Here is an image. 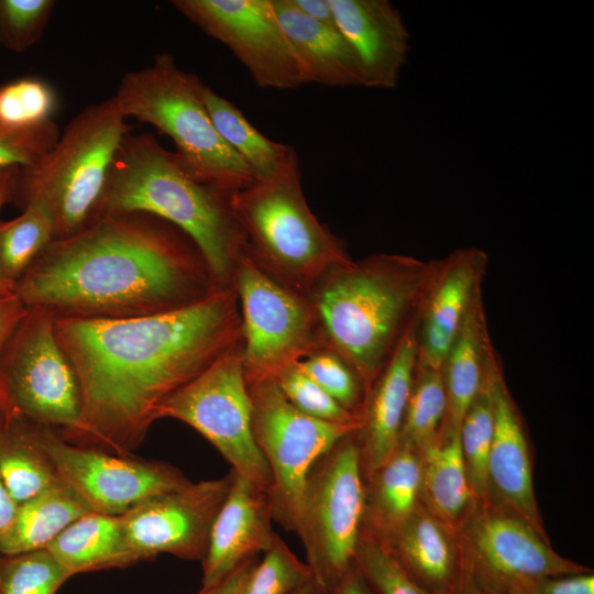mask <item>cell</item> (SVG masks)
<instances>
[{
  "instance_id": "cell-1",
  "label": "cell",
  "mask_w": 594,
  "mask_h": 594,
  "mask_svg": "<svg viewBox=\"0 0 594 594\" xmlns=\"http://www.w3.org/2000/svg\"><path fill=\"white\" fill-rule=\"evenodd\" d=\"M54 328L81 397L77 425L58 435L73 444L119 455L139 448L167 397L242 348L233 288L151 316L56 317Z\"/></svg>"
},
{
  "instance_id": "cell-2",
  "label": "cell",
  "mask_w": 594,
  "mask_h": 594,
  "mask_svg": "<svg viewBox=\"0 0 594 594\" xmlns=\"http://www.w3.org/2000/svg\"><path fill=\"white\" fill-rule=\"evenodd\" d=\"M219 289L194 241L145 212H111L54 239L16 282L57 318L125 319L176 310Z\"/></svg>"
},
{
  "instance_id": "cell-3",
  "label": "cell",
  "mask_w": 594,
  "mask_h": 594,
  "mask_svg": "<svg viewBox=\"0 0 594 594\" xmlns=\"http://www.w3.org/2000/svg\"><path fill=\"white\" fill-rule=\"evenodd\" d=\"M435 268L436 260L372 254L334 267L308 296L326 346L355 371L366 394L419 318Z\"/></svg>"
},
{
  "instance_id": "cell-4",
  "label": "cell",
  "mask_w": 594,
  "mask_h": 594,
  "mask_svg": "<svg viewBox=\"0 0 594 594\" xmlns=\"http://www.w3.org/2000/svg\"><path fill=\"white\" fill-rule=\"evenodd\" d=\"M231 195L190 177L153 134L129 132L110 165L96 218L138 211L172 223L197 245L216 286L233 288L246 245Z\"/></svg>"
},
{
  "instance_id": "cell-5",
  "label": "cell",
  "mask_w": 594,
  "mask_h": 594,
  "mask_svg": "<svg viewBox=\"0 0 594 594\" xmlns=\"http://www.w3.org/2000/svg\"><path fill=\"white\" fill-rule=\"evenodd\" d=\"M248 257L267 276L309 296L320 279L349 262L343 242L310 210L292 145L272 173L230 197Z\"/></svg>"
},
{
  "instance_id": "cell-6",
  "label": "cell",
  "mask_w": 594,
  "mask_h": 594,
  "mask_svg": "<svg viewBox=\"0 0 594 594\" xmlns=\"http://www.w3.org/2000/svg\"><path fill=\"white\" fill-rule=\"evenodd\" d=\"M202 81L162 53L141 69L128 72L113 95L127 118L167 135L186 173L200 184L233 194L256 178L216 131L201 99Z\"/></svg>"
},
{
  "instance_id": "cell-7",
  "label": "cell",
  "mask_w": 594,
  "mask_h": 594,
  "mask_svg": "<svg viewBox=\"0 0 594 594\" xmlns=\"http://www.w3.org/2000/svg\"><path fill=\"white\" fill-rule=\"evenodd\" d=\"M125 119L114 96L82 109L37 163L19 167L11 202L44 206L54 239L82 230L97 216L110 165L131 132Z\"/></svg>"
},
{
  "instance_id": "cell-8",
  "label": "cell",
  "mask_w": 594,
  "mask_h": 594,
  "mask_svg": "<svg viewBox=\"0 0 594 594\" xmlns=\"http://www.w3.org/2000/svg\"><path fill=\"white\" fill-rule=\"evenodd\" d=\"M354 431L316 460L302 496L298 537L328 592L354 565L363 529L365 481Z\"/></svg>"
},
{
  "instance_id": "cell-9",
  "label": "cell",
  "mask_w": 594,
  "mask_h": 594,
  "mask_svg": "<svg viewBox=\"0 0 594 594\" xmlns=\"http://www.w3.org/2000/svg\"><path fill=\"white\" fill-rule=\"evenodd\" d=\"M55 318L45 308L29 307L0 356V402L7 419L64 433L79 420L81 397L75 372L57 342Z\"/></svg>"
},
{
  "instance_id": "cell-10",
  "label": "cell",
  "mask_w": 594,
  "mask_h": 594,
  "mask_svg": "<svg viewBox=\"0 0 594 594\" xmlns=\"http://www.w3.org/2000/svg\"><path fill=\"white\" fill-rule=\"evenodd\" d=\"M246 385L253 436L271 473L273 521L298 536L309 470L359 424L326 422L302 414L286 399L275 380Z\"/></svg>"
},
{
  "instance_id": "cell-11",
  "label": "cell",
  "mask_w": 594,
  "mask_h": 594,
  "mask_svg": "<svg viewBox=\"0 0 594 594\" xmlns=\"http://www.w3.org/2000/svg\"><path fill=\"white\" fill-rule=\"evenodd\" d=\"M241 326V363L246 384L276 380L288 366L326 346L308 296L278 284L248 255L234 277Z\"/></svg>"
},
{
  "instance_id": "cell-12",
  "label": "cell",
  "mask_w": 594,
  "mask_h": 594,
  "mask_svg": "<svg viewBox=\"0 0 594 594\" xmlns=\"http://www.w3.org/2000/svg\"><path fill=\"white\" fill-rule=\"evenodd\" d=\"M179 420L206 438L251 487L268 494L271 473L252 431V404L241 350L217 360L167 397L156 420Z\"/></svg>"
},
{
  "instance_id": "cell-13",
  "label": "cell",
  "mask_w": 594,
  "mask_h": 594,
  "mask_svg": "<svg viewBox=\"0 0 594 594\" xmlns=\"http://www.w3.org/2000/svg\"><path fill=\"white\" fill-rule=\"evenodd\" d=\"M468 571L492 594L590 568L557 553L548 536L493 506H476L459 528Z\"/></svg>"
},
{
  "instance_id": "cell-14",
  "label": "cell",
  "mask_w": 594,
  "mask_h": 594,
  "mask_svg": "<svg viewBox=\"0 0 594 594\" xmlns=\"http://www.w3.org/2000/svg\"><path fill=\"white\" fill-rule=\"evenodd\" d=\"M34 425L61 480L80 495L91 512L120 516L148 497L190 482L166 462L76 446L55 429Z\"/></svg>"
},
{
  "instance_id": "cell-15",
  "label": "cell",
  "mask_w": 594,
  "mask_h": 594,
  "mask_svg": "<svg viewBox=\"0 0 594 594\" xmlns=\"http://www.w3.org/2000/svg\"><path fill=\"white\" fill-rule=\"evenodd\" d=\"M172 4L237 56L262 88L306 82L271 0H174Z\"/></svg>"
},
{
  "instance_id": "cell-16",
  "label": "cell",
  "mask_w": 594,
  "mask_h": 594,
  "mask_svg": "<svg viewBox=\"0 0 594 594\" xmlns=\"http://www.w3.org/2000/svg\"><path fill=\"white\" fill-rule=\"evenodd\" d=\"M230 482L231 472L219 479L190 481L148 497L120 515L132 564L161 553L202 561Z\"/></svg>"
},
{
  "instance_id": "cell-17",
  "label": "cell",
  "mask_w": 594,
  "mask_h": 594,
  "mask_svg": "<svg viewBox=\"0 0 594 594\" xmlns=\"http://www.w3.org/2000/svg\"><path fill=\"white\" fill-rule=\"evenodd\" d=\"M493 406L494 432L487 462L486 505L518 516L548 536L534 490L532 447L502 366L493 383Z\"/></svg>"
},
{
  "instance_id": "cell-18",
  "label": "cell",
  "mask_w": 594,
  "mask_h": 594,
  "mask_svg": "<svg viewBox=\"0 0 594 594\" xmlns=\"http://www.w3.org/2000/svg\"><path fill=\"white\" fill-rule=\"evenodd\" d=\"M486 265V253L476 248L459 249L436 260L418 318V366L441 370L469 307L482 288Z\"/></svg>"
},
{
  "instance_id": "cell-19",
  "label": "cell",
  "mask_w": 594,
  "mask_h": 594,
  "mask_svg": "<svg viewBox=\"0 0 594 594\" xmlns=\"http://www.w3.org/2000/svg\"><path fill=\"white\" fill-rule=\"evenodd\" d=\"M418 358V319L365 396L354 431L364 479L397 450Z\"/></svg>"
},
{
  "instance_id": "cell-20",
  "label": "cell",
  "mask_w": 594,
  "mask_h": 594,
  "mask_svg": "<svg viewBox=\"0 0 594 594\" xmlns=\"http://www.w3.org/2000/svg\"><path fill=\"white\" fill-rule=\"evenodd\" d=\"M338 30L361 67L363 86L394 88L406 63L409 33L387 0H330Z\"/></svg>"
},
{
  "instance_id": "cell-21",
  "label": "cell",
  "mask_w": 594,
  "mask_h": 594,
  "mask_svg": "<svg viewBox=\"0 0 594 594\" xmlns=\"http://www.w3.org/2000/svg\"><path fill=\"white\" fill-rule=\"evenodd\" d=\"M226 498L213 520L202 559V587L213 585L273 543L268 494L251 487L231 470Z\"/></svg>"
},
{
  "instance_id": "cell-22",
  "label": "cell",
  "mask_w": 594,
  "mask_h": 594,
  "mask_svg": "<svg viewBox=\"0 0 594 594\" xmlns=\"http://www.w3.org/2000/svg\"><path fill=\"white\" fill-rule=\"evenodd\" d=\"M383 543L410 578L429 594L460 593L465 575L460 532L421 504Z\"/></svg>"
},
{
  "instance_id": "cell-23",
  "label": "cell",
  "mask_w": 594,
  "mask_h": 594,
  "mask_svg": "<svg viewBox=\"0 0 594 594\" xmlns=\"http://www.w3.org/2000/svg\"><path fill=\"white\" fill-rule=\"evenodd\" d=\"M271 2L307 84L363 86L358 58L338 28L320 24L306 16L290 0Z\"/></svg>"
},
{
  "instance_id": "cell-24",
  "label": "cell",
  "mask_w": 594,
  "mask_h": 594,
  "mask_svg": "<svg viewBox=\"0 0 594 594\" xmlns=\"http://www.w3.org/2000/svg\"><path fill=\"white\" fill-rule=\"evenodd\" d=\"M494 353L481 288L441 367L448 402L442 430L459 432L464 414L483 384Z\"/></svg>"
},
{
  "instance_id": "cell-25",
  "label": "cell",
  "mask_w": 594,
  "mask_h": 594,
  "mask_svg": "<svg viewBox=\"0 0 594 594\" xmlns=\"http://www.w3.org/2000/svg\"><path fill=\"white\" fill-rule=\"evenodd\" d=\"M364 481L363 528L386 542L420 504V453L398 446Z\"/></svg>"
},
{
  "instance_id": "cell-26",
  "label": "cell",
  "mask_w": 594,
  "mask_h": 594,
  "mask_svg": "<svg viewBox=\"0 0 594 594\" xmlns=\"http://www.w3.org/2000/svg\"><path fill=\"white\" fill-rule=\"evenodd\" d=\"M420 504L458 530L476 507L459 432L441 430L421 452Z\"/></svg>"
},
{
  "instance_id": "cell-27",
  "label": "cell",
  "mask_w": 594,
  "mask_h": 594,
  "mask_svg": "<svg viewBox=\"0 0 594 594\" xmlns=\"http://www.w3.org/2000/svg\"><path fill=\"white\" fill-rule=\"evenodd\" d=\"M90 512L70 486L51 487L18 505L11 525L0 535V552L14 556L46 549L66 527Z\"/></svg>"
},
{
  "instance_id": "cell-28",
  "label": "cell",
  "mask_w": 594,
  "mask_h": 594,
  "mask_svg": "<svg viewBox=\"0 0 594 594\" xmlns=\"http://www.w3.org/2000/svg\"><path fill=\"white\" fill-rule=\"evenodd\" d=\"M72 578L132 564L119 516L90 512L66 527L46 548Z\"/></svg>"
},
{
  "instance_id": "cell-29",
  "label": "cell",
  "mask_w": 594,
  "mask_h": 594,
  "mask_svg": "<svg viewBox=\"0 0 594 594\" xmlns=\"http://www.w3.org/2000/svg\"><path fill=\"white\" fill-rule=\"evenodd\" d=\"M0 473L18 505L63 483L35 425L18 418L7 419L0 429Z\"/></svg>"
},
{
  "instance_id": "cell-30",
  "label": "cell",
  "mask_w": 594,
  "mask_h": 594,
  "mask_svg": "<svg viewBox=\"0 0 594 594\" xmlns=\"http://www.w3.org/2000/svg\"><path fill=\"white\" fill-rule=\"evenodd\" d=\"M200 94L208 116L221 139L246 163L256 180L268 176L284 155L287 144L263 135L239 108L205 84Z\"/></svg>"
},
{
  "instance_id": "cell-31",
  "label": "cell",
  "mask_w": 594,
  "mask_h": 594,
  "mask_svg": "<svg viewBox=\"0 0 594 594\" xmlns=\"http://www.w3.org/2000/svg\"><path fill=\"white\" fill-rule=\"evenodd\" d=\"M501 362L494 353L483 384L459 428L462 457L476 506L487 502V462L494 432L493 383Z\"/></svg>"
},
{
  "instance_id": "cell-32",
  "label": "cell",
  "mask_w": 594,
  "mask_h": 594,
  "mask_svg": "<svg viewBox=\"0 0 594 594\" xmlns=\"http://www.w3.org/2000/svg\"><path fill=\"white\" fill-rule=\"evenodd\" d=\"M16 218L0 221V272L14 287L54 240V220L41 204L30 202Z\"/></svg>"
},
{
  "instance_id": "cell-33",
  "label": "cell",
  "mask_w": 594,
  "mask_h": 594,
  "mask_svg": "<svg viewBox=\"0 0 594 594\" xmlns=\"http://www.w3.org/2000/svg\"><path fill=\"white\" fill-rule=\"evenodd\" d=\"M447 408V393L441 370L416 365L399 446L420 453L440 435Z\"/></svg>"
},
{
  "instance_id": "cell-34",
  "label": "cell",
  "mask_w": 594,
  "mask_h": 594,
  "mask_svg": "<svg viewBox=\"0 0 594 594\" xmlns=\"http://www.w3.org/2000/svg\"><path fill=\"white\" fill-rule=\"evenodd\" d=\"M261 561L249 570L240 594H294L314 580L311 569L276 534Z\"/></svg>"
},
{
  "instance_id": "cell-35",
  "label": "cell",
  "mask_w": 594,
  "mask_h": 594,
  "mask_svg": "<svg viewBox=\"0 0 594 594\" xmlns=\"http://www.w3.org/2000/svg\"><path fill=\"white\" fill-rule=\"evenodd\" d=\"M69 578L46 549L4 556L0 594H56Z\"/></svg>"
},
{
  "instance_id": "cell-36",
  "label": "cell",
  "mask_w": 594,
  "mask_h": 594,
  "mask_svg": "<svg viewBox=\"0 0 594 594\" xmlns=\"http://www.w3.org/2000/svg\"><path fill=\"white\" fill-rule=\"evenodd\" d=\"M297 365L337 403L359 418L366 392L359 375L343 358L323 346L297 362Z\"/></svg>"
},
{
  "instance_id": "cell-37",
  "label": "cell",
  "mask_w": 594,
  "mask_h": 594,
  "mask_svg": "<svg viewBox=\"0 0 594 594\" xmlns=\"http://www.w3.org/2000/svg\"><path fill=\"white\" fill-rule=\"evenodd\" d=\"M354 564L374 594H429L410 578L391 550L364 528Z\"/></svg>"
},
{
  "instance_id": "cell-38",
  "label": "cell",
  "mask_w": 594,
  "mask_h": 594,
  "mask_svg": "<svg viewBox=\"0 0 594 594\" xmlns=\"http://www.w3.org/2000/svg\"><path fill=\"white\" fill-rule=\"evenodd\" d=\"M54 0H0V45L21 53L41 41Z\"/></svg>"
},
{
  "instance_id": "cell-39",
  "label": "cell",
  "mask_w": 594,
  "mask_h": 594,
  "mask_svg": "<svg viewBox=\"0 0 594 594\" xmlns=\"http://www.w3.org/2000/svg\"><path fill=\"white\" fill-rule=\"evenodd\" d=\"M276 383L286 399L302 414L332 424H360L359 418L344 409L296 364L285 369Z\"/></svg>"
},
{
  "instance_id": "cell-40",
  "label": "cell",
  "mask_w": 594,
  "mask_h": 594,
  "mask_svg": "<svg viewBox=\"0 0 594 594\" xmlns=\"http://www.w3.org/2000/svg\"><path fill=\"white\" fill-rule=\"evenodd\" d=\"M526 594H594V573L584 572L549 576L524 588Z\"/></svg>"
},
{
  "instance_id": "cell-41",
  "label": "cell",
  "mask_w": 594,
  "mask_h": 594,
  "mask_svg": "<svg viewBox=\"0 0 594 594\" xmlns=\"http://www.w3.org/2000/svg\"><path fill=\"white\" fill-rule=\"evenodd\" d=\"M48 151L9 134L0 125V168L9 166L30 167Z\"/></svg>"
},
{
  "instance_id": "cell-42",
  "label": "cell",
  "mask_w": 594,
  "mask_h": 594,
  "mask_svg": "<svg viewBox=\"0 0 594 594\" xmlns=\"http://www.w3.org/2000/svg\"><path fill=\"white\" fill-rule=\"evenodd\" d=\"M29 307L15 295H0V356Z\"/></svg>"
},
{
  "instance_id": "cell-43",
  "label": "cell",
  "mask_w": 594,
  "mask_h": 594,
  "mask_svg": "<svg viewBox=\"0 0 594 594\" xmlns=\"http://www.w3.org/2000/svg\"><path fill=\"white\" fill-rule=\"evenodd\" d=\"M256 560L257 557L244 561L224 579L213 585L201 587L197 594H240L243 581Z\"/></svg>"
},
{
  "instance_id": "cell-44",
  "label": "cell",
  "mask_w": 594,
  "mask_h": 594,
  "mask_svg": "<svg viewBox=\"0 0 594 594\" xmlns=\"http://www.w3.org/2000/svg\"><path fill=\"white\" fill-rule=\"evenodd\" d=\"M19 166L0 168V211L2 207L12 201ZM14 294V287L0 272V295Z\"/></svg>"
},
{
  "instance_id": "cell-45",
  "label": "cell",
  "mask_w": 594,
  "mask_h": 594,
  "mask_svg": "<svg viewBox=\"0 0 594 594\" xmlns=\"http://www.w3.org/2000/svg\"><path fill=\"white\" fill-rule=\"evenodd\" d=\"M292 4L314 21L337 28L330 0H290Z\"/></svg>"
},
{
  "instance_id": "cell-46",
  "label": "cell",
  "mask_w": 594,
  "mask_h": 594,
  "mask_svg": "<svg viewBox=\"0 0 594 594\" xmlns=\"http://www.w3.org/2000/svg\"><path fill=\"white\" fill-rule=\"evenodd\" d=\"M329 594H374L355 564L334 585Z\"/></svg>"
},
{
  "instance_id": "cell-47",
  "label": "cell",
  "mask_w": 594,
  "mask_h": 594,
  "mask_svg": "<svg viewBox=\"0 0 594 594\" xmlns=\"http://www.w3.org/2000/svg\"><path fill=\"white\" fill-rule=\"evenodd\" d=\"M16 509L18 504L10 495L0 473V535L4 532L11 525Z\"/></svg>"
},
{
  "instance_id": "cell-48",
  "label": "cell",
  "mask_w": 594,
  "mask_h": 594,
  "mask_svg": "<svg viewBox=\"0 0 594 594\" xmlns=\"http://www.w3.org/2000/svg\"><path fill=\"white\" fill-rule=\"evenodd\" d=\"M459 594H492L466 569Z\"/></svg>"
},
{
  "instance_id": "cell-49",
  "label": "cell",
  "mask_w": 594,
  "mask_h": 594,
  "mask_svg": "<svg viewBox=\"0 0 594 594\" xmlns=\"http://www.w3.org/2000/svg\"><path fill=\"white\" fill-rule=\"evenodd\" d=\"M294 594H329V592L314 579Z\"/></svg>"
},
{
  "instance_id": "cell-50",
  "label": "cell",
  "mask_w": 594,
  "mask_h": 594,
  "mask_svg": "<svg viewBox=\"0 0 594 594\" xmlns=\"http://www.w3.org/2000/svg\"><path fill=\"white\" fill-rule=\"evenodd\" d=\"M6 422H7V415L0 402V429L6 425Z\"/></svg>"
},
{
  "instance_id": "cell-51",
  "label": "cell",
  "mask_w": 594,
  "mask_h": 594,
  "mask_svg": "<svg viewBox=\"0 0 594 594\" xmlns=\"http://www.w3.org/2000/svg\"><path fill=\"white\" fill-rule=\"evenodd\" d=\"M505 594H526V592L524 590H513Z\"/></svg>"
},
{
  "instance_id": "cell-52",
  "label": "cell",
  "mask_w": 594,
  "mask_h": 594,
  "mask_svg": "<svg viewBox=\"0 0 594 594\" xmlns=\"http://www.w3.org/2000/svg\"><path fill=\"white\" fill-rule=\"evenodd\" d=\"M0 554H1V552H0ZM1 561H2V558L0 557V571H1Z\"/></svg>"
}]
</instances>
